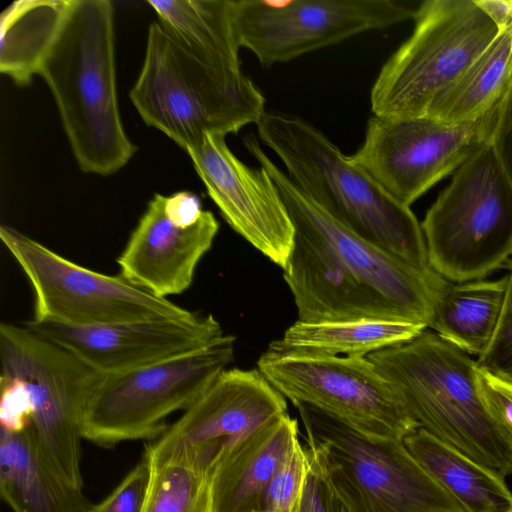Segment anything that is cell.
Here are the masks:
<instances>
[{
  "label": "cell",
  "instance_id": "8",
  "mask_svg": "<svg viewBox=\"0 0 512 512\" xmlns=\"http://www.w3.org/2000/svg\"><path fill=\"white\" fill-rule=\"evenodd\" d=\"M411 36L382 66L370 94L374 115H426L500 30L475 0H427Z\"/></svg>",
  "mask_w": 512,
  "mask_h": 512
},
{
  "label": "cell",
  "instance_id": "12",
  "mask_svg": "<svg viewBox=\"0 0 512 512\" xmlns=\"http://www.w3.org/2000/svg\"><path fill=\"white\" fill-rule=\"evenodd\" d=\"M497 105L476 121L461 124L428 115H373L362 146L350 159L390 196L410 207L489 142Z\"/></svg>",
  "mask_w": 512,
  "mask_h": 512
},
{
  "label": "cell",
  "instance_id": "2",
  "mask_svg": "<svg viewBox=\"0 0 512 512\" xmlns=\"http://www.w3.org/2000/svg\"><path fill=\"white\" fill-rule=\"evenodd\" d=\"M260 140L286 167L293 184L348 230L424 273L429 265L421 225L365 170L303 119L265 112ZM437 273V272H436Z\"/></svg>",
  "mask_w": 512,
  "mask_h": 512
},
{
  "label": "cell",
  "instance_id": "11",
  "mask_svg": "<svg viewBox=\"0 0 512 512\" xmlns=\"http://www.w3.org/2000/svg\"><path fill=\"white\" fill-rule=\"evenodd\" d=\"M257 369L294 405L319 409L368 439L403 441L419 428L367 357L267 349L257 360Z\"/></svg>",
  "mask_w": 512,
  "mask_h": 512
},
{
  "label": "cell",
  "instance_id": "15",
  "mask_svg": "<svg viewBox=\"0 0 512 512\" xmlns=\"http://www.w3.org/2000/svg\"><path fill=\"white\" fill-rule=\"evenodd\" d=\"M286 413V398L257 368L225 369L144 456L153 464L181 462L209 476L233 445Z\"/></svg>",
  "mask_w": 512,
  "mask_h": 512
},
{
  "label": "cell",
  "instance_id": "33",
  "mask_svg": "<svg viewBox=\"0 0 512 512\" xmlns=\"http://www.w3.org/2000/svg\"><path fill=\"white\" fill-rule=\"evenodd\" d=\"M477 380L489 413L512 440V384L480 368Z\"/></svg>",
  "mask_w": 512,
  "mask_h": 512
},
{
  "label": "cell",
  "instance_id": "25",
  "mask_svg": "<svg viewBox=\"0 0 512 512\" xmlns=\"http://www.w3.org/2000/svg\"><path fill=\"white\" fill-rule=\"evenodd\" d=\"M507 290V275L497 280L450 284L439 295L430 328L468 354L481 355L499 324Z\"/></svg>",
  "mask_w": 512,
  "mask_h": 512
},
{
  "label": "cell",
  "instance_id": "1",
  "mask_svg": "<svg viewBox=\"0 0 512 512\" xmlns=\"http://www.w3.org/2000/svg\"><path fill=\"white\" fill-rule=\"evenodd\" d=\"M113 12L109 0H68L37 71L79 168L101 176L119 171L137 150L118 106Z\"/></svg>",
  "mask_w": 512,
  "mask_h": 512
},
{
  "label": "cell",
  "instance_id": "13",
  "mask_svg": "<svg viewBox=\"0 0 512 512\" xmlns=\"http://www.w3.org/2000/svg\"><path fill=\"white\" fill-rule=\"evenodd\" d=\"M244 144L279 189L294 228L320 239L356 280L397 320L430 326L434 306L450 281L424 273L360 238L305 196L268 157L254 135Z\"/></svg>",
  "mask_w": 512,
  "mask_h": 512
},
{
  "label": "cell",
  "instance_id": "24",
  "mask_svg": "<svg viewBox=\"0 0 512 512\" xmlns=\"http://www.w3.org/2000/svg\"><path fill=\"white\" fill-rule=\"evenodd\" d=\"M428 327L419 322L359 319L307 323L297 320L268 350L323 356L367 357L386 347L408 342Z\"/></svg>",
  "mask_w": 512,
  "mask_h": 512
},
{
  "label": "cell",
  "instance_id": "21",
  "mask_svg": "<svg viewBox=\"0 0 512 512\" xmlns=\"http://www.w3.org/2000/svg\"><path fill=\"white\" fill-rule=\"evenodd\" d=\"M0 494L13 512H87L92 505L55 473L28 429L1 428Z\"/></svg>",
  "mask_w": 512,
  "mask_h": 512
},
{
  "label": "cell",
  "instance_id": "22",
  "mask_svg": "<svg viewBox=\"0 0 512 512\" xmlns=\"http://www.w3.org/2000/svg\"><path fill=\"white\" fill-rule=\"evenodd\" d=\"M163 29L190 55L224 74H241L233 0H148Z\"/></svg>",
  "mask_w": 512,
  "mask_h": 512
},
{
  "label": "cell",
  "instance_id": "7",
  "mask_svg": "<svg viewBox=\"0 0 512 512\" xmlns=\"http://www.w3.org/2000/svg\"><path fill=\"white\" fill-rule=\"evenodd\" d=\"M235 337L118 374H97L82 421L83 438L102 447L155 440L167 417L186 410L234 358Z\"/></svg>",
  "mask_w": 512,
  "mask_h": 512
},
{
  "label": "cell",
  "instance_id": "28",
  "mask_svg": "<svg viewBox=\"0 0 512 512\" xmlns=\"http://www.w3.org/2000/svg\"><path fill=\"white\" fill-rule=\"evenodd\" d=\"M151 465L142 512H209V476L187 464Z\"/></svg>",
  "mask_w": 512,
  "mask_h": 512
},
{
  "label": "cell",
  "instance_id": "27",
  "mask_svg": "<svg viewBox=\"0 0 512 512\" xmlns=\"http://www.w3.org/2000/svg\"><path fill=\"white\" fill-rule=\"evenodd\" d=\"M68 0H20L0 17V72L26 86L37 74L65 14Z\"/></svg>",
  "mask_w": 512,
  "mask_h": 512
},
{
  "label": "cell",
  "instance_id": "10",
  "mask_svg": "<svg viewBox=\"0 0 512 512\" xmlns=\"http://www.w3.org/2000/svg\"><path fill=\"white\" fill-rule=\"evenodd\" d=\"M0 239L34 294V323L92 327L155 319H190L197 313L157 297L120 274H102L61 256L7 225Z\"/></svg>",
  "mask_w": 512,
  "mask_h": 512
},
{
  "label": "cell",
  "instance_id": "3",
  "mask_svg": "<svg viewBox=\"0 0 512 512\" xmlns=\"http://www.w3.org/2000/svg\"><path fill=\"white\" fill-rule=\"evenodd\" d=\"M367 358L419 428L503 478L512 474V440L489 413L467 353L424 331Z\"/></svg>",
  "mask_w": 512,
  "mask_h": 512
},
{
  "label": "cell",
  "instance_id": "31",
  "mask_svg": "<svg viewBox=\"0 0 512 512\" xmlns=\"http://www.w3.org/2000/svg\"><path fill=\"white\" fill-rule=\"evenodd\" d=\"M478 368L512 384V266L501 318L494 336L476 360Z\"/></svg>",
  "mask_w": 512,
  "mask_h": 512
},
{
  "label": "cell",
  "instance_id": "30",
  "mask_svg": "<svg viewBox=\"0 0 512 512\" xmlns=\"http://www.w3.org/2000/svg\"><path fill=\"white\" fill-rule=\"evenodd\" d=\"M308 472L295 512H349L327 471L320 450L307 442Z\"/></svg>",
  "mask_w": 512,
  "mask_h": 512
},
{
  "label": "cell",
  "instance_id": "19",
  "mask_svg": "<svg viewBox=\"0 0 512 512\" xmlns=\"http://www.w3.org/2000/svg\"><path fill=\"white\" fill-rule=\"evenodd\" d=\"M283 269L297 308L307 323L395 319L313 234L295 228Z\"/></svg>",
  "mask_w": 512,
  "mask_h": 512
},
{
  "label": "cell",
  "instance_id": "5",
  "mask_svg": "<svg viewBox=\"0 0 512 512\" xmlns=\"http://www.w3.org/2000/svg\"><path fill=\"white\" fill-rule=\"evenodd\" d=\"M430 267L480 280L512 255V184L486 143L456 171L421 224Z\"/></svg>",
  "mask_w": 512,
  "mask_h": 512
},
{
  "label": "cell",
  "instance_id": "35",
  "mask_svg": "<svg viewBox=\"0 0 512 512\" xmlns=\"http://www.w3.org/2000/svg\"><path fill=\"white\" fill-rule=\"evenodd\" d=\"M165 212L176 225L189 227L198 222L204 210L200 199L194 193L179 191L166 196Z\"/></svg>",
  "mask_w": 512,
  "mask_h": 512
},
{
  "label": "cell",
  "instance_id": "20",
  "mask_svg": "<svg viewBox=\"0 0 512 512\" xmlns=\"http://www.w3.org/2000/svg\"><path fill=\"white\" fill-rule=\"evenodd\" d=\"M299 438L288 413L233 445L209 475V512H262L270 481Z\"/></svg>",
  "mask_w": 512,
  "mask_h": 512
},
{
  "label": "cell",
  "instance_id": "17",
  "mask_svg": "<svg viewBox=\"0 0 512 512\" xmlns=\"http://www.w3.org/2000/svg\"><path fill=\"white\" fill-rule=\"evenodd\" d=\"M66 349L97 374H118L149 366L207 346L225 334L211 314L190 319H155L73 327L25 324Z\"/></svg>",
  "mask_w": 512,
  "mask_h": 512
},
{
  "label": "cell",
  "instance_id": "34",
  "mask_svg": "<svg viewBox=\"0 0 512 512\" xmlns=\"http://www.w3.org/2000/svg\"><path fill=\"white\" fill-rule=\"evenodd\" d=\"M489 143L512 184V77L497 105L495 124Z\"/></svg>",
  "mask_w": 512,
  "mask_h": 512
},
{
  "label": "cell",
  "instance_id": "9",
  "mask_svg": "<svg viewBox=\"0 0 512 512\" xmlns=\"http://www.w3.org/2000/svg\"><path fill=\"white\" fill-rule=\"evenodd\" d=\"M349 512H466L403 441H374L319 409L294 405Z\"/></svg>",
  "mask_w": 512,
  "mask_h": 512
},
{
  "label": "cell",
  "instance_id": "16",
  "mask_svg": "<svg viewBox=\"0 0 512 512\" xmlns=\"http://www.w3.org/2000/svg\"><path fill=\"white\" fill-rule=\"evenodd\" d=\"M209 197L229 226L283 268L295 228L278 187L263 167H249L224 135L205 134L187 151Z\"/></svg>",
  "mask_w": 512,
  "mask_h": 512
},
{
  "label": "cell",
  "instance_id": "29",
  "mask_svg": "<svg viewBox=\"0 0 512 512\" xmlns=\"http://www.w3.org/2000/svg\"><path fill=\"white\" fill-rule=\"evenodd\" d=\"M308 455L299 438L292 444L268 486L262 512H295L307 472Z\"/></svg>",
  "mask_w": 512,
  "mask_h": 512
},
{
  "label": "cell",
  "instance_id": "4",
  "mask_svg": "<svg viewBox=\"0 0 512 512\" xmlns=\"http://www.w3.org/2000/svg\"><path fill=\"white\" fill-rule=\"evenodd\" d=\"M130 100L143 122L187 151L205 134L226 136L264 115L265 98L243 73L218 72L150 24L145 57Z\"/></svg>",
  "mask_w": 512,
  "mask_h": 512
},
{
  "label": "cell",
  "instance_id": "26",
  "mask_svg": "<svg viewBox=\"0 0 512 512\" xmlns=\"http://www.w3.org/2000/svg\"><path fill=\"white\" fill-rule=\"evenodd\" d=\"M512 77V25L432 101L426 115L445 123L476 121L494 108Z\"/></svg>",
  "mask_w": 512,
  "mask_h": 512
},
{
  "label": "cell",
  "instance_id": "18",
  "mask_svg": "<svg viewBox=\"0 0 512 512\" xmlns=\"http://www.w3.org/2000/svg\"><path fill=\"white\" fill-rule=\"evenodd\" d=\"M166 196L156 193L119 255V274L153 295L168 299L189 289L196 268L211 249L219 222L204 210L194 225L181 227L165 212Z\"/></svg>",
  "mask_w": 512,
  "mask_h": 512
},
{
  "label": "cell",
  "instance_id": "36",
  "mask_svg": "<svg viewBox=\"0 0 512 512\" xmlns=\"http://www.w3.org/2000/svg\"><path fill=\"white\" fill-rule=\"evenodd\" d=\"M499 30L512 25V0H475Z\"/></svg>",
  "mask_w": 512,
  "mask_h": 512
},
{
  "label": "cell",
  "instance_id": "6",
  "mask_svg": "<svg viewBox=\"0 0 512 512\" xmlns=\"http://www.w3.org/2000/svg\"><path fill=\"white\" fill-rule=\"evenodd\" d=\"M0 383L14 387L29 413L28 429L55 473L77 490L82 421L97 373L30 328L0 324Z\"/></svg>",
  "mask_w": 512,
  "mask_h": 512
},
{
  "label": "cell",
  "instance_id": "32",
  "mask_svg": "<svg viewBox=\"0 0 512 512\" xmlns=\"http://www.w3.org/2000/svg\"><path fill=\"white\" fill-rule=\"evenodd\" d=\"M151 476V465L144 458L124 477L101 502L87 512H142Z\"/></svg>",
  "mask_w": 512,
  "mask_h": 512
},
{
  "label": "cell",
  "instance_id": "23",
  "mask_svg": "<svg viewBox=\"0 0 512 512\" xmlns=\"http://www.w3.org/2000/svg\"><path fill=\"white\" fill-rule=\"evenodd\" d=\"M403 443L466 512H512V492L503 477L421 428L405 436Z\"/></svg>",
  "mask_w": 512,
  "mask_h": 512
},
{
  "label": "cell",
  "instance_id": "14",
  "mask_svg": "<svg viewBox=\"0 0 512 512\" xmlns=\"http://www.w3.org/2000/svg\"><path fill=\"white\" fill-rule=\"evenodd\" d=\"M414 12L396 0H233L240 47L266 66L387 28Z\"/></svg>",
  "mask_w": 512,
  "mask_h": 512
}]
</instances>
